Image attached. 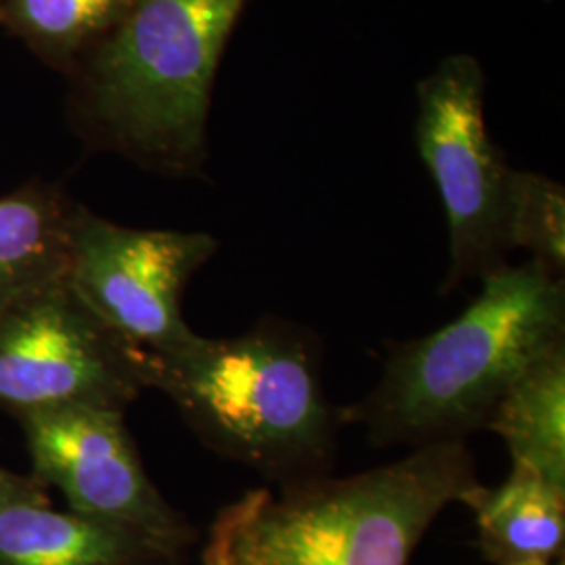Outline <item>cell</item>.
<instances>
[{
    "label": "cell",
    "instance_id": "cell-12",
    "mask_svg": "<svg viewBox=\"0 0 565 565\" xmlns=\"http://www.w3.org/2000/svg\"><path fill=\"white\" fill-rule=\"evenodd\" d=\"M486 429L501 436L511 465L565 490V342L507 390Z\"/></svg>",
    "mask_w": 565,
    "mask_h": 565
},
{
    "label": "cell",
    "instance_id": "cell-13",
    "mask_svg": "<svg viewBox=\"0 0 565 565\" xmlns=\"http://www.w3.org/2000/svg\"><path fill=\"white\" fill-rule=\"evenodd\" d=\"M135 0H0V25L49 67L70 74Z\"/></svg>",
    "mask_w": 565,
    "mask_h": 565
},
{
    "label": "cell",
    "instance_id": "cell-5",
    "mask_svg": "<svg viewBox=\"0 0 565 565\" xmlns=\"http://www.w3.org/2000/svg\"><path fill=\"white\" fill-rule=\"evenodd\" d=\"M484 70L467 53L448 55L417 84L415 141L443 200L450 266L443 291L509 264L513 168L488 135Z\"/></svg>",
    "mask_w": 565,
    "mask_h": 565
},
{
    "label": "cell",
    "instance_id": "cell-11",
    "mask_svg": "<svg viewBox=\"0 0 565 565\" xmlns=\"http://www.w3.org/2000/svg\"><path fill=\"white\" fill-rule=\"evenodd\" d=\"M74 205L60 184L44 181L0 198V303L65 281Z\"/></svg>",
    "mask_w": 565,
    "mask_h": 565
},
{
    "label": "cell",
    "instance_id": "cell-1",
    "mask_svg": "<svg viewBox=\"0 0 565 565\" xmlns=\"http://www.w3.org/2000/svg\"><path fill=\"white\" fill-rule=\"evenodd\" d=\"M247 2L135 0L65 74L76 135L153 174L203 177L212 88Z\"/></svg>",
    "mask_w": 565,
    "mask_h": 565
},
{
    "label": "cell",
    "instance_id": "cell-14",
    "mask_svg": "<svg viewBox=\"0 0 565 565\" xmlns=\"http://www.w3.org/2000/svg\"><path fill=\"white\" fill-rule=\"evenodd\" d=\"M511 249H525L551 275L565 273V189L539 172L513 170L509 202Z\"/></svg>",
    "mask_w": 565,
    "mask_h": 565
},
{
    "label": "cell",
    "instance_id": "cell-7",
    "mask_svg": "<svg viewBox=\"0 0 565 565\" xmlns=\"http://www.w3.org/2000/svg\"><path fill=\"white\" fill-rule=\"evenodd\" d=\"M216 252L210 233L130 228L76 202L65 282L121 342L153 356L195 335L182 300Z\"/></svg>",
    "mask_w": 565,
    "mask_h": 565
},
{
    "label": "cell",
    "instance_id": "cell-10",
    "mask_svg": "<svg viewBox=\"0 0 565 565\" xmlns=\"http://www.w3.org/2000/svg\"><path fill=\"white\" fill-rule=\"evenodd\" d=\"M465 507L473 511L478 546L494 565H553L565 543V490L511 465L503 484L480 486Z\"/></svg>",
    "mask_w": 565,
    "mask_h": 565
},
{
    "label": "cell",
    "instance_id": "cell-9",
    "mask_svg": "<svg viewBox=\"0 0 565 565\" xmlns=\"http://www.w3.org/2000/svg\"><path fill=\"white\" fill-rule=\"evenodd\" d=\"M0 565H172L141 536L51 499L0 505Z\"/></svg>",
    "mask_w": 565,
    "mask_h": 565
},
{
    "label": "cell",
    "instance_id": "cell-8",
    "mask_svg": "<svg viewBox=\"0 0 565 565\" xmlns=\"http://www.w3.org/2000/svg\"><path fill=\"white\" fill-rule=\"evenodd\" d=\"M18 424L30 476L61 492L70 511L132 532L172 565H186L200 532L147 476L124 411L76 406L25 415Z\"/></svg>",
    "mask_w": 565,
    "mask_h": 565
},
{
    "label": "cell",
    "instance_id": "cell-4",
    "mask_svg": "<svg viewBox=\"0 0 565 565\" xmlns=\"http://www.w3.org/2000/svg\"><path fill=\"white\" fill-rule=\"evenodd\" d=\"M147 390H160L218 457L270 486L331 473L340 408L327 396L321 340L302 324L263 319L235 338L195 333L145 354Z\"/></svg>",
    "mask_w": 565,
    "mask_h": 565
},
{
    "label": "cell",
    "instance_id": "cell-6",
    "mask_svg": "<svg viewBox=\"0 0 565 565\" xmlns=\"http://www.w3.org/2000/svg\"><path fill=\"white\" fill-rule=\"evenodd\" d=\"M145 354L107 329L65 281L0 303V408L15 422L46 411H128Z\"/></svg>",
    "mask_w": 565,
    "mask_h": 565
},
{
    "label": "cell",
    "instance_id": "cell-3",
    "mask_svg": "<svg viewBox=\"0 0 565 565\" xmlns=\"http://www.w3.org/2000/svg\"><path fill=\"white\" fill-rule=\"evenodd\" d=\"M482 486L467 443L394 463L256 488L207 527L202 565H411L427 530Z\"/></svg>",
    "mask_w": 565,
    "mask_h": 565
},
{
    "label": "cell",
    "instance_id": "cell-2",
    "mask_svg": "<svg viewBox=\"0 0 565 565\" xmlns=\"http://www.w3.org/2000/svg\"><path fill=\"white\" fill-rule=\"evenodd\" d=\"M565 342V282L527 260L486 275L482 289L443 329L392 343L384 373L356 403L340 408L369 443H465L486 429L494 406L525 371Z\"/></svg>",
    "mask_w": 565,
    "mask_h": 565
},
{
    "label": "cell",
    "instance_id": "cell-15",
    "mask_svg": "<svg viewBox=\"0 0 565 565\" xmlns=\"http://www.w3.org/2000/svg\"><path fill=\"white\" fill-rule=\"evenodd\" d=\"M42 499H49V492L32 476H21L11 469L0 467V505Z\"/></svg>",
    "mask_w": 565,
    "mask_h": 565
}]
</instances>
